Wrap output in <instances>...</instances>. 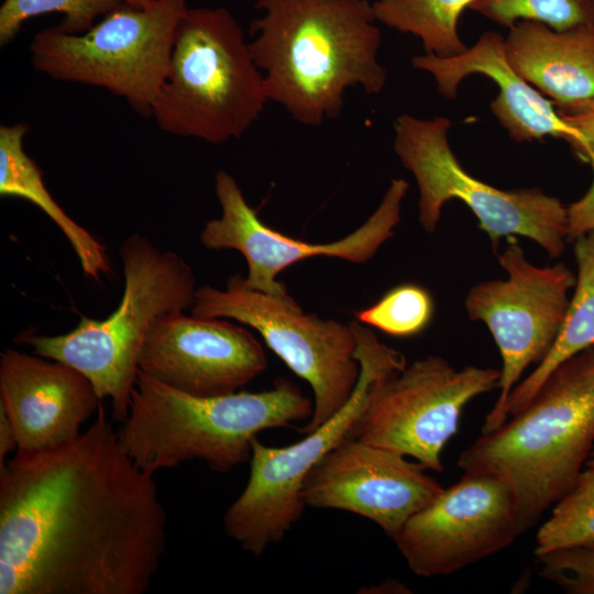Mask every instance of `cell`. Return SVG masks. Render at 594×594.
Here are the masks:
<instances>
[{
  "label": "cell",
  "instance_id": "83f0119b",
  "mask_svg": "<svg viewBox=\"0 0 594 594\" xmlns=\"http://www.w3.org/2000/svg\"><path fill=\"white\" fill-rule=\"evenodd\" d=\"M557 112L583 138L584 146L579 155L587 161L594 155V98L583 105Z\"/></svg>",
  "mask_w": 594,
  "mask_h": 594
},
{
  "label": "cell",
  "instance_id": "3957f363",
  "mask_svg": "<svg viewBox=\"0 0 594 594\" xmlns=\"http://www.w3.org/2000/svg\"><path fill=\"white\" fill-rule=\"evenodd\" d=\"M594 448V345L557 366L531 400L464 449L457 465L505 481L520 535L574 484Z\"/></svg>",
  "mask_w": 594,
  "mask_h": 594
},
{
  "label": "cell",
  "instance_id": "ba28073f",
  "mask_svg": "<svg viewBox=\"0 0 594 594\" xmlns=\"http://www.w3.org/2000/svg\"><path fill=\"white\" fill-rule=\"evenodd\" d=\"M187 9L186 0H156L145 9L124 1L85 33L41 30L30 45L32 66L54 79L102 87L150 117Z\"/></svg>",
  "mask_w": 594,
  "mask_h": 594
},
{
  "label": "cell",
  "instance_id": "4dcf8cb0",
  "mask_svg": "<svg viewBox=\"0 0 594 594\" xmlns=\"http://www.w3.org/2000/svg\"><path fill=\"white\" fill-rule=\"evenodd\" d=\"M124 1L134 7L145 9V8L151 7L156 0H124Z\"/></svg>",
  "mask_w": 594,
  "mask_h": 594
},
{
  "label": "cell",
  "instance_id": "2e32d148",
  "mask_svg": "<svg viewBox=\"0 0 594 594\" xmlns=\"http://www.w3.org/2000/svg\"><path fill=\"white\" fill-rule=\"evenodd\" d=\"M266 366L265 352L250 330L184 311L155 321L139 361L148 376L195 396L238 392Z\"/></svg>",
  "mask_w": 594,
  "mask_h": 594
},
{
  "label": "cell",
  "instance_id": "f546056e",
  "mask_svg": "<svg viewBox=\"0 0 594 594\" xmlns=\"http://www.w3.org/2000/svg\"><path fill=\"white\" fill-rule=\"evenodd\" d=\"M14 450H18V441L13 426L0 408V468L6 463L7 455Z\"/></svg>",
  "mask_w": 594,
  "mask_h": 594
},
{
  "label": "cell",
  "instance_id": "ffe728a7",
  "mask_svg": "<svg viewBox=\"0 0 594 594\" xmlns=\"http://www.w3.org/2000/svg\"><path fill=\"white\" fill-rule=\"evenodd\" d=\"M28 131L24 123L0 127V195L23 198L37 206L64 233L84 274L100 283L111 274L106 248L55 201L38 165L24 151Z\"/></svg>",
  "mask_w": 594,
  "mask_h": 594
},
{
  "label": "cell",
  "instance_id": "7402d4cb",
  "mask_svg": "<svg viewBox=\"0 0 594 594\" xmlns=\"http://www.w3.org/2000/svg\"><path fill=\"white\" fill-rule=\"evenodd\" d=\"M474 0H375L376 21L420 38L427 54L451 57L468 46L458 32L461 13Z\"/></svg>",
  "mask_w": 594,
  "mask_h": 594
},
{
  "label": "cell",
  "instance_id": "e0dca14e",
  "mask_svg": "<svg viewBox=\"0 0 594 594\" xmlns=\"http://www.w3.org/2000/svg\"><path fill=\"white\" fill-rule=\"evenodd\" d=\"M100 406L94 385L76 369L13 349L1 352L0 408L13 426L16 451H44L75 440Z\"/></svg>",
  "mask_w": 594,
  "mask_h": 594
},
{
  "label": "cell",
  "instance_id": "52a82bcc",
  "mask_svg": "<svg viewBox=\"0 0 594 594\" xmlns=\"http://www.w3.org/2000/svg\"><path fill=\"white\" fill-rule=\"evenodd\" d=\"M350 324L361 372L345 406L287 447H268L257 437L252 441L246 485L227 508L222 522L227 536L253 556H262L268 546L282 541L299 520L306 507L301 496L306 475L350 436L374 385L407 365L405 355L382 343L370 328L359 321Z\"/></svg>",
  "mask_w": 594,
  "mask_h": 594
},
{
  "label": "cell",
  "instance_id": "7a4b0ae2",
  "mask_svg": "<svg viewBox=\"0 0 594 594\" xmlns=\"http://www.w3.org/2000/svg\"><path fill=\"white\" fill-rule=\"evenodd\" d=\"M250 22L252 56L268 100L301 124L337 119L349 87L378 94L387 72L382 35L367 0H257Z\"/></svg>",
  "mask_w": 594,
  "mask_h": 594
},
{
  "label": "cell",
  "instance_id": "d4e9b609",
  "mask_svg": "<svg viewBox=\"0 0 594 594\" xmlns=\"http://www.w3.org/2000/svg\"><path fill=\"white\" fill-rule=\"evenodd\" d=\"M124 0H4L0 8V44H8L31 18L45 13L64 15L57 26L70 34L90 30L100 16L112 12Z\"/></svg>",
  "mask_w": 594,
  "mask_h": 594
},
{
  "label": "cell",
  "instance_id": "44dd1931",
  "mask_svg": "<svg viewBox=\"0 0 594 594\" xmlns=\"http://www.w3.org/2000/svg\"><path fill=\"white\" fill-rule=\"evenodd\" d=\"M574 255L576 282L559 336L548 355L512 391L506 406L508 417L531 400L557 366L594 345V230L575 239Z\"/></svg>",
  "mask_w": 594,
  "mask_h": 594
},
{
  "label": "cell",
  "instance_id": "4316f807",
  "mask_svg": "<svg viewBox=\"0 0 594 594\" xmlns=\"http://www.w3.org/2000/svg\"><path fill=\"white\" fill-rule=\"evenodd\" d=\"M542 578L570 594H594V544L536 557Z\"/></svg>",
  "mask_w": 594,
  "mask_h": 594
},
{
  "label": "cell",
  "instance_id": "603a6c76",
  "mask_svg": "<svg viewBox=\"0 0 594 594\" xmlns=\"http://www.w3.org/2000/svg\"><path fill=\"white\" fill-rule=\"evenodd\" d=\"M551 508L536 535V557L594 544V468L583 470Z\"/></svg>",
  "mask_w": 594,
  "mask_h": 594
},
{
  "label": "cell",
  "instance_id": "4fadbf2b",
  "mask_svg": "<svg viewBox=\"0 0 594 594\" xmlns=\"http://www.w3.org/2000/svg\"><path fill=\"white\" fill-rule=\"evenodd\" d=\"M520 535L516 499L494 475L464 472L393 539L418 576L449 575L510 546Z\"/></svg>",
  "mask_w": 594,
  "mask_h": 594
},
{
  "label": "cell",
  "instance_id": "5b68a950",
  "mask_svg": "<svg viewBox=\"0 0 594 594\" xmlns=\"http://www.w3.org/2000/svg\"><path fill=\"white\" fill-rule=\"evenodd\" d=\"M120 256L124 289L109 317H81L67 333H23L21 341L35 354L87 376L100 399H110L111 418L122 424L129 414L147 333L158 318L191 308L197 288L189 264L175 252L157 249L144 235L127 238Z\"/></svg>",
  "mask_w": 594,
  "mask_h": 594
},
{
  "label": "cell",
  "instance_id": "5bb4252c",
  "mask_svg": "<svg viewBox=\"0 0 594 594\" xmlns=\"http://www.w3.org/2000/svg\"><path fill=\"white\" fill-rule=\"evenodd\" d=\"M408 187L405 179H393L378 207L361 227L341 240L312 244L264 224L246 202L237 180L229 173L219 170L215 175V190L221 216L206 223L200 242L210 250L239 251L248 263L244 282L250 288L285 296L288 294L286 286L276 277L295 263L314 256L337 257L356 264L371 260L394 235Z\"/></svg>",
  "mask_w": 594,
  "mask_h": 594
},
{
  "label": "cell",
  "instance_id": "ac0fdd59",
  "mask_svg": "<svg viewBox=\"0 0 594 594\" xmlns=\"http://www.w3.org/2000/svg\"><path fill=\"white\" fill-rule=\"evenodd\" d=\"M411 65L429 73L438 92L448 99L457 97L460 82L470 75L494 80L499 90L491 102V111L516 142L559 138L578 154L584 146L581 134L559 116L553 103L513 70L506 59L505 38L497 32H484L459 55L439 57L426 53L413 57Z\"/></svg>",
  "mask_w": 594,
  "mask_h": 594
},
{
  "label": "cell",
  "instance_id": "9a60e30c",
  "mask_svg": "<svg viewBox=\"0 0 594 594\" xmlns=\"http://www.w3.org/2000/svg\"><path fill=\"white\" fill-rule=\"evenodd\" d=\"M418 462L354 437L344 438L306 475V507L353 513L394 539L442 486Z\"/></svg>",
  "mask_w": 594,
  "mask_h": 594
},
{
  "label": "cell",
  "instance_id": "484cf974",
  "mask_svg": "<svg viewBox=\"0 0 594 594\" xmlns=\"http://www.w3.org/2000/svg\"><path fill=\"white\" fill-rule=\"evenodd\" d=\"M432 315L430 293L416 284L396 286L372 306L355 312L359 322L398 338L424 331Z\"/></svg>",
  "mask_w": 594,
  "mask_h": 594
},
{
  "label": "cell",
  "instance_id": "6da1fadb",
  "mask_svg": "<svg viewBox=\"0 0 594 594\" xmlns=\"http://www.w3.org/2000/svg\"><path fill=\"white\" fill-rule=\"evenodd\" d=\"M166 524L101 405L75 440L0 468V594H145Z\"/></svg>",
  "mask_w": 594,
  "mask_h": 594
},
{
  "label": "cell",
  "instance_id": "277c9868",
  "mask_svg": "<svg viewBox=\"0 0 594 594\" xmlns=\"http://www.w3.org/2000/svg\"><path fill=\"white\" fill-rule=\"evenodd\" d=\"M312 411L314 402L286 378L258 393L195 396L139 370L117 433L130 458L153 475L195 460L227 473L250 461L257 433L308 421Z\"/></svg>",
  "mask_w": 594,
  "mask_h": 594
},
{
  "label": "cell",
  "instance_id": "8fae6325",
  "mask_svg": "<svg viewBox=\"0 0 594 594\" xmlns=\"http://www.w3.org/2000/svg\"><path fill=\"white\" fill-rule=\"evenodd\" d=\"M506 241L505 250L497 256L507 278L474 285L464 302L469 318L488 328L502 358L499 394L485 417L482 433L497 429L507 420L512 391L526 369L538 365L550 352L576 282L566 265L536 266L526 258L516 237Z\"/></svg>",
  "mask_w": 594,
  "mask_h": 594
},
{
  "label": "cell",
  "instance_id": "f1b7e54d",
  "mask_svg": "<svg viewBox=\"0 0 594 594\" xmlns=\"http://www.w3.org/2000/svg\"><path fill=\"white\" fill-rule=\"evenodd\" d=\"M587 162L594 168V155H591ZM568 240H575L581 234L594 230V183L584 198L568 208Z\"/></svg>",
  "mask_w": 594,
  "mask_h": 594
},
{
  "label": "cell",
  "instance_id": "cb8c5ba5",
  "mask_svg": "<svg viewBox=\"0 0 594 594\" xmlns=\"http://www.w3.org/2000/svg\"><path fill=\"white\" fill-rule=\"evenodd\" d=\"M469 9L506 28L522 20L554 31L594 28V0H474Z\"/></svg>",
  "mask_w": 594,
  "mask_h": 594
},
{
  "label": "cell",
  "instance_id": "7c38bea8",
  "mask_svg": "<svg viewBox=\"0 0 594 594\" xmlns=\"http://www.w3.org/2000/svg\"><path fill=\"white\" fill-rule=\"evenodd\" d=\"M499 370L427 355L372 388L350 436L443 470L441 453L458 431L464 407L498 386Z\"/></svg>",
  "mask_w": 594,
  "mask_h": 594
},
{
  "label": "cell",
  "instance_id": "1f68e13d",
  "mask_svg": "<svg viewBox=\"0 0 594 594\" xmlns=\"http://www.w3.org/2000/svg\"><path fill=\"white\" fill-rule=\"evenodd\" d=\"M586 465H587V466H593V468H594V448H593V450H592V452H591V454H590V457H588V460H587V462H586Z\"/></svg>",
  "mask_w": 594,
  "mask_h": 594
},
{
  "label": "cell",
  "instance_id": "9c48e42d",
  "mask_svg": "<svg viewBox=\"0 0 594 594\" xmlns=\"http://www.w3.org/2000/svg\"><path fill=\"white\" fill-rule=\"evenodd\" d=\"M451 121L399 116L394 124V151L415 177L418 219L427 232L437 229L446 202L463 201L490 238L494 252L503 238L524 237L559 257L569 232L568 208L539 188L503 190L468 173L449 143Z\"/></svg>",
  "mask_w": 594,
  "mask_h": 594
},
{
  "label": "cell",
  "instance_id": "30bf717a",
  "mask_svg": "<svg viewBox=\"0 0 594 594\" xmlns=\"http://www.w3.org/2000/svg\"><path fill=\"white\" fill-rule=\"evenodd\" d=\"M191 315L230 318L256 330L266 345L314 393V411L299 430L308 433L332 418L351 398L360 377L351 324L305 314L294 298L250 288L240 274L224 290L204 285L196 289Z\"/></svg>",
  "mask_w": 594,
  "mask_h": 594
},
{
  "label": "cell",
  "instance_id": "8992f818",
  "mask_svg": "<svg viewBox=\"0 0 594 594\" xmlns=\"http://www.w3.org/2000/svg\"><path fill=\"white\" fill-rule=\"evenodd\" d=\"M244 33L226 8H188L151 116L169 134L220 144L241 138L267 101Z\"/></svg>",
  "mask_w": 594,
  "mask_h": 594
},
{
  "label": "cell",
  "instance_id": "d6986e66",
  "mask_svg": "<svg viewBox=\"0 0 594 594\" xmlns=\"http://www.w3.org/2000/svg\"><path fill=\"white\" fill-rule=\"evenodd\" d=\"M506 59L513 70L550 98L557 110L594 98V28L554 31L522 20L509 28Z\"/></svg>",
  "mask_w": 594,
  "mask_h": 594
}]
</instances>
